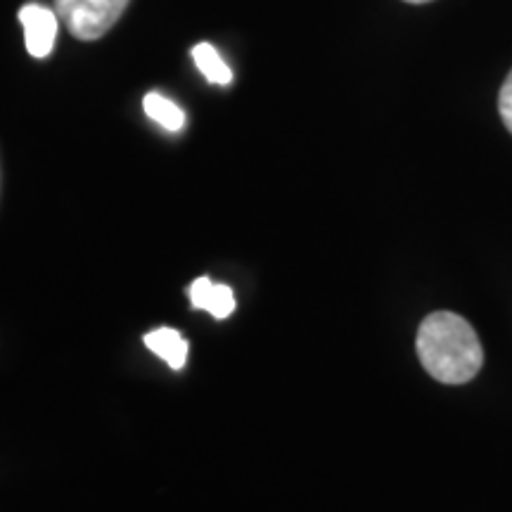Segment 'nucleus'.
Returning <instances> with one entry per match:
<instances>
[{
  "label": "nucleus",
  "mask_w": 512,
  "mask_h": 512,
  "mask_svg": "<svg viewBox=\"0 0 512 512\" xmlns=\"http://www.w3.org/2000/svg\"><path fill=\"white\" fill-rule=\"evenodd\" d=\"M420 366L441 384H467L484 366V347L475 328L453 311H434L415 337Z\"/></svg>",
  "instance_id": "1"
},
{
  "label": "nucleus",
  "mask_w": 512,
  "mask_h": 512,
  "mask_svg": "<svg viewBox=\"0 0 512 512\" xmlns=\"http://www.w3.org/2000/svg\"><path fill=\"white\" fill-rule=\"evenodd\" d=\"M131 0H55V12L79 41H98L124 15Z\"/></svg>",
  "instance_id": "2"
},
{
  "label": "nucleus",
  "mask_w": 512,
  "mask_h": 512,
  "mask_svg": "<svg viewBox=\"0 0 512 512\" xmlns=\"http://www.w3.org/2000/svg\"><path fill=\"white\" fill-rule=\"evenodd\" d=\"M17 17L24 29V46H27L29 55L36 57V60H43V57L53 53L57 24H60L57 12L41 3H27L19 8Z\"/></svg>",
  "instance_id": "3"
},
{
  "label": "nucleus",
  "mask_w": 512,
  "mask_h": 512,
  "mask_svg": "<svg viewBox=\"0 0 512 512\" xmlns=\"http://www.w3.org/2000/svg\"><path fill=\"white\" fill-rule=\"evenodd\" d=\"M190 302L195 309L209 311L214 318H228L235 311V294L228 285H216L209 278H197L190 285Z\"/></svg>",
  "instance_id": "4"
},
{
  "label": "nucleus",
  "mask_w": 512,
  "mask_h": 512,
  "mask_svg": "<svg viewBox=\"0 0 512 512\" xmlns=\"http://www.w3.org/2000/svg\"><path fill=\"white\" fill-rule=\"evenodd\" d=\"M145 347L169 363L171 370H181L188 361V339L174 328H155L143 337Z\"/></svg>",
  "instance_id": "5"
},
{
  "label": "nucleus",
  "mask_w": 512,
  "mask_h": 512,
  "mask_svg": "<svg viewBox=\"0 0 512 512\" xmlns=\"http://www.w3.org/2000/svg\"><path fill=\"white\" fill-rule=\"evenodd\" d=\"M143 110L152 121H157L159 126L166 128V131L176 133L185 126V112L176 105L174 100L164 98L162 93H147L143 100Z\"/></svg>",
  "instance_id": "6"
},
{
  "label": "nucleus",
  "mask_w": 512,
  "mask_h": 512,
  "mask_svg": "<svg viewBox=\"0 0 512 512\" xmlns=\"http://www.w3.org/2000/svg\"><path fill=\"white\" fill-rule=\"evenodd\" d=\"M192 57H195L197 69L207 76L209 83H216V86H228V83L233 81V72H230V67L223 62L219 50L211 46V43H197V46L192 48Z\"/></svg>",
  "instance_id": "7"
},
{
  "label": "nucleus",
  "mask_w": 512,
  "mask_h": 512,
  "mask_svg": "<svg viewBox=\"0 0 512 512\" xmlns=\"http://www.w3.org/2000/svg\"><path fill=\"white\" fill-rule=\"evenodd\" d=\"M498 112H501L505 128L512 133V69H510V74L505 76L501 93H498Z\"/></svg>",
  "instance_id": "8"
},
{
  "label": "nucleus",
  "mask_w": 512,
  "mask_h": 512,
  "mask_svg": "<svg viewBox=\"0 0 512 512\" xmlns=\"http://www.w3.org/2000/svg\"><path fill=\"white\" fill-rule=\"evenodd\" d=\"M403 3H411V5H425V3H432V0H403Z\"/></svg>",
  "instance_id": "9"
}]
</instances>
